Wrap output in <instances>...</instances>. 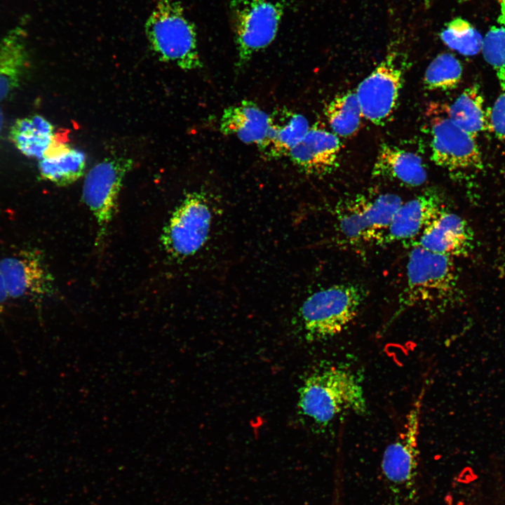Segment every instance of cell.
I'll return each instance as SVG.
<instances>
[{
    "label": "cell",
    "mask_w": 505,
    "mask_h": 505,
    "mask_svg": "<svg viewBox=\"0 0 505 505\" xmlns=\"http://www.w3.org/2000/svg\"><path fill=\"white\" fill-rule=\"evenodd\" d=\"M412 247L407 262L405 286L391 320L413 307L442 309L460 297L453 258L418 245Z\"/></svg>",
    "instance_id": "obj_1"
},
{
    "label": "cell",
    "mask_w": 505,
    "mask_h": 505,
    "mask_svg": "<svg viewBox=\"0 0 505 505\" xmlns=\"http://www.w3.org/2000/svg\"><path fill=\"white\" fill-rule=\"evenodd\" d=\"M144 29L149 46L160 60L184 71L203 67L196 27L180 1L156 0Z\"/></svg>",
    "instance_id": "obj_2"
},
{
    "label": "cell",
    "mask_w": 505,
    "mask_h": 505,
    "mask_svg": "<svg viewBox=\"0 0 505 505\" xmlns=\"http://www.w3.org/2000/svg\"><path fill=\"white\" fill-rule=\"evenodd\" d=\"M298 406L303 415L320 424H328L345 410L363 415L367 410L357 377L337 367L311 374L299 391Z\"/></svg>",
    "instance_id": "obj_3"
},
{
    "label": "cell",
    "mask_w": 505,
    "mask_h": 505,
    "mask_svg": "<svg viewBox=\"0 0 505 505\" xmlns=\"http://www.w3.org/2000/svg\"><path fill=\"white\" fill-rule=\"evenodd\" d=\"M365 297V290L351 283L332 285L311 295L299 309L307 339H325L342 332L358 315Z\"/></svg>",
    "instance_id": "obj_4"
},
{
    "label": "cell",
    "mask_w": 505,
    "mask_h": 505,
    "mask_svg": "<svg viewBox=\"0 0 505 505\" xmlns=\"http://www.w3.org/2000/svg\"><path fill=\"white\" fill-rule=\"evenodd\" d=\"M229 8L236 66L241 68L274 41L285 6L270 0H231Z\"/></svg>",
    "instance_id": "obj_5"
},
{
    "label": "cell",
    "mask_w": 505,
    "mask_h": 505,
    "mask_svg": "<svg viewBox=\"0 0 505 505\" xmlns=\"http://www.w3.org/2000/svg\"><path fill=\"white\" fill-rule=\"evenodd\" d=\"M402 203L391 193L356 196L336 208V230L347 243H377Z\"/></svg>",
    "instance_id": "obj_6"
},
{
    "label": "cell",
    "mask_w": 505,
    "mask_h": 505,
    "mask_svg": "<svg viewBox=\"0 0 505 505\" xmlns=\"http://www.w3.org/2000/svg\"><path fill=\"white\" fill-rule=\"evenodd\" d=\"M212 215L202 192L188 194L164 227L161 242L172 257L181 260L197 252L206 243Z\"/></svg>",
    "instance_id": "obj_7"
},
{
    "label": "cell",
    "mask_w": 505,
    "mask_h": 505,
    "mask_svg": "<svg viewBox=\"0 0 505 505\" xmlns=\"http://www.w3.org/2000/svg\"><path fill=\"white\" fill-rule=\"evenodd\" d=\"M133 164L129 158H108L95 165L86 175L82 198L96 220L98 242L105 236L123 180Z\"/></svg>",
    "instance_id": "obj_8"
},
{
    "label": "cell",
    "mask_w": 505,
    "mask_h": 505,
    "mask_svg": "<svg viewBox=\"0 0 505 505\" xmlns=\"http://www.w3.org/2000/svg\"><path fill=\"white\" fill-rule=\"evenodd\" d=\"M405 70L404 60L391 52L359 83L356 94L363 117L378 126L388 121L398 104Z\"/></svg>",
    "instance_id": "obj_9"
},
{
    "label": "cell",
    "mask_w": 505,
    "mask_h": 505,
    "mask_svg": "<svg viewBox=\"0 0 505 505\" xmlns=\"http://www.w3.org/2000/svg\"><path fill=\"white\" fill-rule=\"evenodd\" d=\"M424 389L412 405L405 429L385 449L382 472L392 490L408 491L415 486L419 467L418 437Z\"/></svg>",
    "instance_id": "obj_10"
},
{
    "label": "cell",
    "mask_w": 505,
    "mask_h": 505,
    "mask_svg": "<svg viewBox=\"0 0 505 505\" xmlns=\"http://www.w3.org/2000/svg\"><path fill=\"white\" fill-rule=\"evenodd\" d=\"M431 159L451 172L483 168L476 137L455 124L445 114L431 120Z\"/></svg>",
    "instance_id": "obj_11"
},
{
    "label": "cell",
    "mask_w": 505,
    "mask_h": 505,
    "mask_svg": "<svg viewBox=\"0 0 505 505\" xmlns=\"http://www.w3.org/2000/svg\"><path fill=\"white\" fill-rule=\"evenodd\" d=\"M0 275L8 297L39 301L53 292L52 276L36 250H22L1 259Z\"/></svg>",
    "instance_id": "obj_12"
},
{
    "label": "cell",
    "mask_w": 505,
    "mask_h": 505,
    "mask_svg": "<svg viewBox=\"0 0 505 505\" xmlns=\"http://www.w3.org/2000/svg\"><path fill=\"white\" fill-rule=\"evenodd\" d=\"M445 209L441 194L434 188L426 189L402 203L377 244L386 245L420 235Z\"/></svg>",
    "instance_id": "obj_13"
},
{
    "label": "cell",
    "mask_w": 505,
    "mask_h": 505,
    "mask_svg": "<svg viewBox=\"0 0 505 505\" xmlns=\"http://www.w3.org/2000/svg\"><path fill=\"white\" fill-rule=\"evenodd\" d=\"M473 243V234L466 221L445 209L423 231L414 245L453 258L469 255Z\"/></svg>",
    "instance_id": "obj_14"
},
{
    "label": "cell",
    "mask_w": 505,
    "mask_h": 505,
    "mask_svg": "<svg viewBox=\"0 0 505 505\" xmlns=\"http://www.w3.org/2000/svg\"><path fill=\"white\" fill-rule=\"evenodd\" d=\"M341 142L332 132L315 125L290 151L288 157L308 175L324 176L337 166Z\"/></svg>",
    "instance_id": "obj_15"
},
{
    "label": "cell",
    "mask_w": 505,
    "mask_h": 505,
    "mask_svg": "<svg viewBox=\"0 0 505 505\" xmlns=\"http://www.w3.org/2000/svg\"><path fill=\"white\" fill-rule=\"evenodd\" d=\"M309 128V121L304 116L288 108L277 109L269 114L266 137L257 148L267 160L288 156Z\"/></svg>",
    "instance_id": "obj_16"
},
{
    "label": "cell",
    "mask_w": 505,
    "mask_h": 505,
    "mask_svg": "<svg viewBox=\"0 0 505 505\" xmlns=\"http://www.w3.org/2000/svg\"><path fill=\"white\" fill-rule=\"evenodd\" d=\"M269 124V114L256 103L244 100L224 109L220 130L224 135H234L245 144L258 147L264 140Z\"/></svg>",
    "instance_id": "obj_17"
},
{
    "label": "cell",
    "mask_w": 505,
    "mask_h": 505,
    "mask_svg": "<svg viewBox=\"0 0 505 505\" xmlns=\"http://www.w3.org/2000/svg\"><path fill=\"white\" fill-rule=\"evenodd\" d=\"M372 174L410 187L420 186L427 179L425 166L419 155L388 144L380 146Z\"/></svg>",
    "instance_id": "obj_18"
},
{
    "label": "cell",
    "mask_w": 505,
    "mask_h": 505,
    "mask_svg": "<svg viewBox=\"0 0 505 505\" xmlns=\"http://www.w3.org/2000/svg\"><path fill=\"white\" fill-rule=\"evenodd\" d=\"M29 60L25 30L18 25L0 39V101L20 85Z\"/></svg>",
    "instance_id": "obj_19"
},
{
    "label": "cell",
    "mask_w": 505,
    "mask_h": 505,
    "mask_svg": "<svg viewBox=\"0 0 505 505\" xmlns=\"http://www.w3.org/2000/svg\"><path fill=\"white\" fill-rule=\"evenodd\" d=\"M86 157L83 152L55 138L39 162L42 178L56 185L70 184L83 175Z\"/></svg>",
    "instance_id": "obj_20"
},
{
    "label": "cell",
    "mask_w": 505,
    "mask_h": 505,
    "mask_svg": "<svg viewBox=\"0 0 505 505\" xmlns=\"http://www.w3.org/2000/svg\"><path fill=\"white\" fill-rule=\"evenodd\" d=\"M10 138L22 154L40 160L56 136L50 122L33 115L17 119L11 128Z\"/></svg>",
    "instance_id": "obj_21"
},
{
    "label": "cell",
    "mask_w": 505,
    "mask_h": 505,
    "mask_svg": "<svg viewBox=\"0 0 505 505\" xmlns=\"http://www.w3.org/2000/svg\"><path fill=\"white\" fill-rule=\"evenodd\" d=\"M445 112L455 124L475 137L489 127V115L485 110L484 99L476 84L464 89Z\"/></svg>",
    "instance_id": "obj_22"
},
{
    "label": "cell",
    "mask_w": 505,
    "mask_h": 505,
    "mask_svg": "<svg viewBox=\"0 0 505 505\" xmlns=\"http://www.w3.org/2000/svg\"><path fill=\"white\" fill-rule=\"evenodd\" d=\"M325 115L336 135L349 137L359 128L361 109L356 92H346L335 96L325 107Z\"/></svg>",
    "instance_id": "obj_23"
},
{
    "label": "cell",
    "mask_w": 505,
    "mask_h": 505,
    "mask_svg": "<svg viewBox=\"0 0 505 505\" xmlns=\"http://www.w3.org/2000/svg\"><path fill=\"white\" fill-rule=\"evenodd\" d=\"M499 12L494 24L483 40L482 52L494 69L501 90H505V0H497Z\"/></svg>",
    "instance_id": "obj_24"
},
{
    "label": "cell",
    "mask_w": 505,
    "mask_h": 505,
    "mask_svg": "<svg viewBox=\"0 0 505 505\" xmlns=\"http://www.w3.org/2000/svg\"><path fill=\"white\" fill-rule=\"evenodd\" d=\"M462 76V66L452 54L438 55L427 67L423 79L429 90H447L457 86Z\"/></svg>",
    "instance_id": "obj_25"
},
{
    "label": "cell",
    "mask_w": 505,
    "mask_h": 505,
    "mask_svg": "<svg viewBox=\"0 0 505 505\" xmlns=\"http://www.w3.org/2000/svg\"><path fill=\"white\" fill-rule=\"evenodd\" d=\"M440 37L446 46L464 55H474L482 49L483 37L469 21L460 17L447 22Z\"/></svg>",
    "instance_id": "obj_26"
},
{
    "label": "cell",
    "mask_w": 505,
    "mask_h": 505,
    "mask_svg": "<svg viewBox=\"0 0 505 505\" xmlns=\"http://www.w3.org/2000/svg\"><path fill=\"white\" fill-rule=\"evenodd\" d=\"M489 128L496 137L505 141V90H502L489 113Z\"/></svg>",
    "instance_id": "obj_27"
},
{
    "label": "cell",
    "mask_w": 505,
    "mask_h": 505,
    "mask_svg": "<svg viewBox=\"0 0 505 505\" xmlns=\"http://www.w3.org/2000/svg\"><path fill=\"white\" fill-rule=\"evenodd\" d=\"M8 295L4 286L2 278L0 275V313L3 311Z\"/></svg>",
    "instance_id": "obj_28"
},
{
    "label": "cell",
    "mask_w": 505,
    "mask_h": 505,
    "mask_svg": "<svg viewBox=\"0 0 505 505\" xmlns=\"http://www.w3.org/2000/svg\"><path fill=\"white\" fill-rule=\"evenodd\" d=\"M3 124H4V115H3L1 109L0 108V135H1V130H2Z\"/></svg>",
    "instance_id": "obj_29"
}]
</instances>
